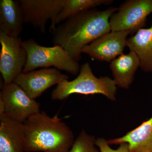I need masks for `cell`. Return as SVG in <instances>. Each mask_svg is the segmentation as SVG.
<instances>
[{
    "label": "cell",
    "mask_w": 152,
    "mask_h": 152,
    "mask_svg": "<svg viewBox=\"0 0 152 152\" xmlns=\"http://www.w3.org/2000/svg\"><path fill=\"white\" fill-rule=\"evenodd\" d=\"M24 22L32 25L42 33L46 31L49 20L53 24L62 8L64 0H19Z\"/></svg>",
    "instance_id": "9c48e42d"
},
{
    "label": "cell",
    "mask_w": 152,
    "mask_h": 152,
    "mask_svg": "<svg viewBox=\"0 0 152 152\" xmlns=\"http://www.w3.org/2000/svg\"><path fill=\"white\" fill-rule=\"evenodd\" d=\"M24 124L26 152H69L75 140L70 128L56 115L40 112Z\"/></svg>",
    "instance_id": "7a4b0ae2"
},
{
    "label": "cell",
    "mask_w": 152,
    "mask_h": 152,
    "mask_svg": "<svg viewBox=\"0 0 152 152\" xmlns=\"http://www.w3.org/2000/svg\"><path fill=\"white\" fill-rule=\"evenodd\" d=\"M23 16L19 1H0V31L13 37H20Z\"/></svg>",
    "instance_id": "5bb4252c"
},
{
    "label": "cell",
    "mask_w": 152,
    "mask_h": 152,
    "mask_svg": "<svg viewBox=\"0 0 152 152\" xmlns=\"http://www.w3.org/2000/svg\"><path fill=\"white\" fill-rule=\"evenodd\" d=\"M22 42L20 37H13L0 31V72L4 85L13 83L26 64L27 53Z\"/></svg>",
    "instance_id": "8992f818"
},
{
    "label": "cell",
    "mask_w": 152,
    "mask_h": 152,
    "mask_svg": "<svg viewBox=\"0 0 152 152\" xmlns=\"http://www.w3.org/2000/svg\"><path fill=\"white\" fill-rule=\"evenodd\" d=\"M0 100L4 103L5 114L21 123H24L30 117L40 112L39 103L13 82L4 85Z\"/></svg>",
    "instance_id": "52a82bcc"
},
{
    "label": "cell",
    "mask_w": 152,
    "mask_h": 152,
    "mask_svg": "<svg viewBox=\"0 0 152 152\" xmlns=\"http://www.w3.org/2000/svg\"><path fill=\"white\" fill-rule=\"evenodd\" d=\"M22 44L28 54L27 61L22 72L23 73L39 68L51 66L72 75H77L80 72V66L78 62L74 60L60 46H43L38 44L33 39L22 41Z\"/></svg>",
    "instance_id": "277c9868"
},
{
    "label": "cell",
    "mask_w": 152,
    "mask_h": 152,
    "mask_svg": "<svg viewBox=\"0 0 152 152\" xmlns=\"http://www.w3.org/2000/svg\"><path fill=\"white\" fill-rule=\"evenodd\" d=\"M126 46L138 57L142 70L152 73V24L151 27L141 29L128 39Z\"/></svg>",
    "instance_id": "9a60e30c"
},
{
    "label": "cell",
    "mask_w": 152,
    "mask_h": 152,
    "mask_svg": "<svg viewBox=\"0 0 152 152\" xmlns=\"http://www.w3.org/2000/svg\"><path fill=\"white\" fill-rule=\"evenodd\" d=\"M129 34L125 31H110L84 47L82 53L95 60L111 62L123 54Z\"/></svg>",
    "instance_id": "30bf717a"
},
{
    "label": "cell",
    "mask_w": 152,
    "mask_h": 152,
    "mask_svg": "<svg viewBox=\"0 0 152 152\" xmlns=\"http://www.w3.org/2000/svg\"><path fill=\"white\" fill-rule=\"evenodd\" d=\"M152 13V0H128L120 6L110 20L111 31L136 33L142 28Z\"/></svg>",
    "instance_id": "5b68a950"
},
{
    "label": "cell",
    "mask_w": 152,
    "mask_h": 152,
    "mask_svg": "<svg viewBox=\"0 0 152 152\" xmlns=\"http://www.w3.org/2000/svg\"><path fill=\"white\" fill-rule=\"evenodd\" d=\"M118 10L116 7L104 11L93 9L75 15L56 27L52 31V42L62 47L78 62L84 47L111 31L110 18Z\"/></svg>",
    "instance_id": "6da1fadb"
},
{
    "label": "cell",
    "mask_w": 152,
    "mask_h": 152,
    "mask_svg": "<svg viewBox=\"0 0 152 152\" xmlns=\"http://www.w3.org/2000/svg\"><path fill=\"white\" fill-rule=\"evenodd\" d=\"M69 80L66 75L55 68H44L38 70L20 74L13 83L20 86L32 99L39 97L54 85Z\"/></svg>",
    "instance_id": "ba28073f"
},
{
    "label": "cell",
    "mask_w": 152,
    "mask_h": 152,
    "mask_svg": "<svg viewBox=\"0 0 152 152\" xmlns=\"http://www.w3.org/2000/svg\"><path fill=\"white\" fill-rule=\"evenodd\" d=\"M109 145L128 144L130 152H152V116L125 135L108 140Z\"/></svg>",
    "instance_id": "4fadbf2b"
},
{
    "label": "cell",
    "mask_w": 152,
    "mask_h": 152,
    "mask_svg": "<svg viewBox=\"0 0 152 152\" xmlns=\"http://www.w3.org/2000/svg\"><path fill=\"white\" fill-rule=\"evenodd\" d=\"M23 123L0 115V152H25Z\"/></svg>",
    "instance_id": "8fae6325"
},
{
    "label": "cell",
    "mask_w": 152,
    "mask_h": 152,
    "mask_svg": "<svg viewBox=\"0 0 152 152\" xmlns=\"http://www.w3.org/2000/svg\"><path fill=\"white\" fill-rule=\"evenodd\" d=\"M113 2L112 0H64L62 8L50 30L53 31L57 25L75 15L102 5L110 4Z\"/></svg>",
    "instance_id": "2e32d148"
},
{
    "label": "cell",
    "mask_w": 152,
    "mask_h": 152,
    "mask_svg": "<svg viewBox=\"0 0 152 152\" xmlns=\"http://www.w3.org/2000/svg\"><path fill=\"white\" fill-rule=\"evenodd\" d=\"M96 139L83 130L75 140L69 152H100L96 145Z\"/></svg>",
    "instance_id": "e0dca14e"
},
{
    "label": "cell",
    "mask_w": 152,
    "mask_h": 152,
    "mask_svg": "<svg viewBox=\"0 0 152 152\" xmlns=\"http://www.w3.org/2000/svg\"><path fill=\"white\" fill-rule=\"evenodd\" d=\"M110 63V68L117 86L129 88L140 67V59L136 53L130 51L127 54L123 53Z\"/></svg>",
    "instance_id": "7c38bea8"
},
{
    "label": "cell",
    "mask_w": 152,
    "mask_h": 152,
    "mask_svg": "<svg viewBox=\"0 0 152 152\" xmlns=\"http://www.w3.org/2000/svg\"><path fill=\"white\" fill-rule=\"evenodd\" d=\"M117 86L113 79L107 76L97 77L88 63L80 67L77 77L73 80H65L57 86L51 93L54 101H62L73 94L88 95L99 94L110 100H116Z\"/></svg>",
    "instance_id": "3957f363"
},
{
    "label": "cell",
    "mask_w": 152,
    "mask_h": 152,
    "mask_svg": "<svg viewBox=\"0 0 152 152\" xmlns=\"http://www.w3.org/2000/svg\"><path fill=\"white\" fill-rule=\"evenodd\" d=\"M96 145L100 152H130L128 144H120L118 148L113 149L110 147L108 140L103 138L96 139Z\"/></svg>",
    "instance_id": "ac0fdd59"
}]
</instances>
